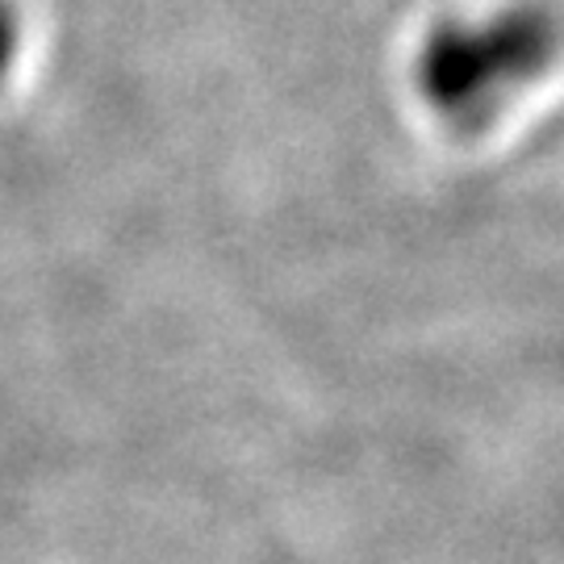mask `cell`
<instances>
[{
    "label": "cell",
    "instance_id": "6da1fadb",
    "mask_svg": "<svg viewBox=\"0 0 564 564\" xmlns=\"http://www.w3.org/2000/svg\"><path fill=\"white\" fill-rule=\"evenodd\" d=\"M561 51V25L540 4L502 9L485 21H440L414 59V84L440 118L485 121L506 93L544 76Z\"/></svg>",
    "mask_w": 564,
    "mask_h": 564
},
{
    "label": "cell",
    "instance_id": "7a4b0ae2",
    "mask_svg": "<svg viewBox=\"0 0 564 564\" xmlns=\"http://www.w3.org/2000/svg\"><path fill=\"white\" fill-rule=\"evenodd\" d=\"M18 55V9L0 0V80L9 76V63Z\"/></svg>",
    "mask_w": 564,
    "mask_h": 564
}]
</instances>
